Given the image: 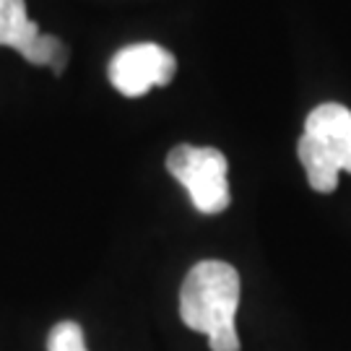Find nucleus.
Returning <instances> with one entry per match:
<instances>
[{
	"label": "nucleus",
	"mask_w": 351,
	"mask_h": 351,
	"mask_svg": "<svg viewBox=\"0 0 351 351\" xmlns=\"http://www.w3.org/2000/svg\"><path fill=\"white\" fill-rule=\"evenodd\" d=\"M239 307V274L224 261H201L180 287V317L190 330L208 336L211 351H239L234 315Z\"/></svg>",
	"instance_id": "f257e3e1"
},
{
	"label": "nucleus",
	"mask_w": 351,
	"mask_h": 351,
	"mask_svg": "<svg viewBox=\"0 0 351 351\" xmlns=\"http://www.w3.org/2000/svg\"><path fill=\"white\" fill-rule=\"evenodd\" d=\"M300 162L315 193H333L339 175H351V110L339 101L317 104L297 143Z\"/></svg>",
	"instance_id": "f03ea898"
},
{
	"label": "nucleus",
	"mask_w": 351,
	"mask_h": 351,
	"mask_svg": "<svg viewBox=\"0 0 351 351\" xmlns=\"http://www.w3.org/2000/svg\"><path fill=\"white\" fill-rule=\"evenodd\" d=\"M226 169V156L213 146L180 143L167 154V172L182 182L193 206L206 216L226 211L232 203Z\"/></svg>",
	"instance_id": "7ed1b4c3"
},
{
	"label": "nucleus",
	"mask_w": 351,
	"mask_h": 351,
	"mask_svg": "<svg viewBox=\"0 0 351 351\" xmlns=\"http://www.w3.org/2000/svg\"><path fill=\"white\" fill-rule=\"evenodd\" d=\"M110 84L123 97H143L154 86H167L177 73V58L162 45L138 42L114 52L110 60Z\"/></svg>",
	"instance_id": "20e7f679"
},
{
	"label": "nucleus",
	"mask_w": 351,
	"mask_h": 351,
	"mask_svg": "<svg viewBox=\"0 0 351 351\" xmlns=\"http://www.w3.org/2000/svg\"><path fill=\"white\" fill-rule=\"evenodd\" d=\"M0 47H11L32 65L50 68L60 75L68 65V47L63 39L39 34L37 21L26 16L24 0H0Z\"/></svg>",
	"instance_id": "39448f33"
},
{
	"label": "nucleus",
	"mask_w": 351,
	"mask_h": 351,
	"mask_svg": "<svg viewBox=\"0 0 351 351\" xmlns=\"http://www.w3.org/2000/svg\"><path fill=\"white\" fill-rule=\"evenodd\" d=\"M47 351H88L84 343V328L73 320H63L50 330Z\"/></svg>",
	"instance_id": "423d86ee"
}]
</instances>
